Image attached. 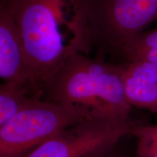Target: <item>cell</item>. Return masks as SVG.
Returning a JSON list of instances; mask_svg holds the SVG:
<instances>
[{
    "mask_svg": "<svg viewBox=\"0 0 157 157\" xmlns=\"http://www.w3.org/2000/svg\"><path fill=\"white\" fill-rule=\"evenodd\" d=\"M42 92L45 99L86 108L124 137L131 135L135 122L130 119L132 106L125 94L121 63L72 52L44 82Z\"/></svg>",
    "mask_w": 157,
    "mask_h": 157,
    "instance_id": "cell-1",
    "label": "cell"
},
{
    "mask_svg": "<svg viewBox=\"0 0 157 157\" xmlns=\"http://www.w3.org/2000/svg\"><path fill=\"white\" fill-rule=\"evenodd\" d=\"M13 15L32 81L42 87L71 54L60 32L64 6L72 0H1Z\"/></svg>",
    "mask_w": 157,
    "mask_h": 157,
    "instance_id": "cell-2",
    "label": "cell"
},
{
    "mask_svg": "<svg viewBox=\"0 0 157 157\" xmlns=\"http://www.w3.org/2000/svg\"><path fill=\"white\" fill-rule=\"evenodd\" d=\"M78 22L90 46L120 53L125 44L157 20V0H82Z\"/></svg>",
    "mask_w": 157,
    "mask_h": 157,
    "instance_id": "cell-3",
    "label": "cell"
},
{
    "mask_svg": "<svg viewBox=\"0 0 157 157\" xmlns=\"http://www.w3.org/2000/svg\"><path fill=\"white\" fill-rule=\"evenodd\" d=\"M90 117L84 107L42 96L33 98L0 127V157H23L63 129Z\"/></svg>",
    "mask_w": 157,
    "mask_h": 157,
    "instance_id": "cell-4",
    "label": "cell"
},
{
    "mask_svg": "<svg viewBox=\"0 0 157 157\" xmlns=\"http://www.w3.org/2000/svg\"><path fill=\"white\" fill-rule=\"evenodd\" d=\"M124 136L106 121L87 117L63 129L23 157H98Z\"/></svg>",
    "mask_w": 157,
    "mask_h": 157,
    "instance_id": "cell-5",
    "label": "cell"
},
{
    "mask_svg": "<svg viewBox=\"0 0 157 157\" xmlns=\"http://www.w3.org/2000/svg\"><path fill=\"white\" fill-rule=\"evenodd\" d=\"M0 77L4 82L35 84L31 78L22 40L13 15L7 6H0Z\"/></svg>",
    "mask_w": 157,
    "mask_h": 157,
    "instance_id": "cell-6",
    "label": "cell"
},
{
    "mask_svg": "<svg viewBox=\"0 0 157 157\" xmlns=\"http://www.w3.org/2000/svg\"><path fill=\"white\" fill-rule=\"evenodd\" d=\"M121 64L125 94L130 105L157 113V65L140 60Z\"/></svg>",
    "mask_w": 157,
    "mask_h": 157,
    "instance_id": "cell-7",
    "label": "cell"
},
{
    "mask_svg": "<svg viewBox=\"0 0 157 157\" xmlns=\"http://www.w3.org/2000/svg\"><path fill=\"white\" fill-rule=\"evenodd\" d=\"M42 96L41 88L31 84L5 82L0 86V127L21 111L33 98Z\"/></svg>",
    "mask_w": 157,
    "mask_h": 157,
    "instance_id": "cell-8",
    "label": "cell"
},
{
    "mask_svg": "<svg viewBox=\"0 0 157 157\" xmlns=\"http://www.w3.org/2000/svg\"><path fill=\"white\" fill-rule=\"evenodd\" d=\"M120 54L127 60H146L157 65V28L137 34L125 44Z\"/></svg>",
    "mask_w": 157,
    "mask_h": 157,
    "instance_id": "cell-9",
    "label": "cell"
},
{
    "mask_svg": "<svg viewBox=\"0 0 157 157\" xmlns=\"http://www.w3.org/2000/svg\"><path fill=\"white\" fill-rule=\"evenodd\" d=\"M131 135L137 139L135 157H157V124L135 122Z\"/></svg>",
    "mask_w": 157,
    "mask_h": 157,
    "instance_id": "cell-10",
    "label": "cell"
},
{
    "mask_svg": "<svg viewBox=\"0 0 157 157\" xmlns=\"http://www.w3.org/2000/svg\"><path fill=\"white\" fill-rule=\"evenodd\" d=\"M98 157H132L130 155L125 153L118 147V144L113 147L111 150L108 151L105 154L101 155Z\"/></svg>",
    "mask_w": 157,
    "mask_h": 157,
    "instance_id": "cell-11",
    "label": "cell"
},
{
    "mask_svg": "<svg viewBox=\"0 0 157 157\" xmlns=\"http://www.w3.org/2000/svg\"><path fill=\"white\" fill-rule=\"evenodd\" d=\"M78 1H80V0H72V5H74V4L78 2Z\"/></svg>",
    "mask_w": 157,
    "mask_h": 157,
    "instance_id": "cell-12",
    "label": "cell"
}]
</instances>
